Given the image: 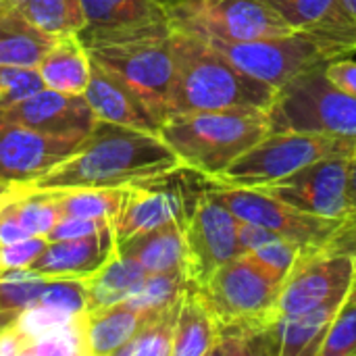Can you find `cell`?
<instances>
[{
  "label": "cell",
  "instance_id": "1",
  "mask_svg": "<svg viewBox=\"0 0 356 356\" xmlns=\"http://www.w3.org/2000/svg\"><path fill=\"white\" fill-rule=\"evenodd\" d=\"M181 159L161 138L98 119L79 150L50 169L35 188H125L134 181L159 179L184 171Z\"/></svg>",
  "mask_w": 356,
  "mask_h": 356
},
{
  "label": "cell",
  "instance_id": "2",
  "mask_svg": "<svg viewBox=\"0 0 356 356\" xmlns=\"http://www.w3.org/2000/svg\"><path fill=\"white\" fill-rule=\"evenodd\" d=\"M171 115L196 111H269L277 88L244 73L209 42L171 31Z\"/></svg>",
  "mask_w": 356,
  "mask_h": 356
},
{
  "label": "cell",
  "instance_id": "3",
  "mask_svg": "<svg viewBox=\"0 0 356 356\" xmlns=\"http://www.w3.org/2000/svg\"><path fill=\"white\" fill-rule=\"evenodd\" d=\"M282 286L284 282L248 252L236 257L204 286H198L219 325V342L213 355H248L252 336L280 317Z\"/></svg>",
  "mask_w": 356,
  "mask_h": 356
},
{
  "label": "cell",
  "instance_id": "4",
  "mask_svg": "<svg viewBox=\"0 0 356 356\" xmlns=\"http://www.w3.org/2000/svg\"><path fill=\"white\" fill-rule=\"evenodd\" d=\"M271 131L267 111L227 108L175 113L161 125V138L184 167L207 181Z\"/></svg>",
  "mask_w": 356,
  "mask_h": 356
},
{
  "label": "cell",
  "instance_id": "5",
  "mask_svg": "<svg viewBox=\"0 0 356 356\" xmlns=\"http://www.w3.org/2000/svg\"><path fill=\"white\" fill-rule=\"evenodd\" d=\"M271 131H311L356 142V98L344 94L317 65L282 88L267 111Z\"/></svg>",
  "mask_w": 356,
  "mask_h": 356
},
{
  "label": "cell",
  "instance_id": "6",
  "mask_svg": "<svg viewBox=\"0 0 356 356\" xmlns=\"http://www.w3.org/2000/svg\"><path fill=\"white\" fill-rule=\"evenodd\" d=\"M334 154H356V142L330 134L269 131L209 184L257 190Z\"/></svg>",
  "mask_w": 356,
  "mask_h": 356
},
{
  "label": "cell",
  "instance_id": "7",
  "mask_svg": "<svg viewBox=\"0 0 356 356\" xmlns=\"http://www.w3.org/2000/svg\"><path fill=\"white\" fill-rule=\"evenodd\" d=\"M171 31L204 42H248L294 29L267 0H156Z\"/></svg>",
  "mask_w": 356,
  "mask_h": 356
},
{
  "label": "cell",
  "instance_id": "8",
  "mask_svg": "<svg viewBox=\"0 0 356 356\" xmlns=\"http://www.w3.org/2000/svg\"><path fill=\"white\" fill-rule=\"evenodd\" d=\"M227 60H232L244 73L282 88L296 75L327 63L346 52L313 33L292 31L284 35H269L248 42H209Z\"/></svg>",
  "mask_w": 356,
  "mask_h": 356
},
{
  "label": "cell",
  "instance_id": "9",
  "mask_svg": "<svg viewBox=\"0 0 356 356\" xmlns=\"http://www.w3.org/2000/svg\"><path fill=\"white\" fill-rule=\"evenodd\" d=\"M90 56L117 73L163 125L171 117V33L88 48Z\"/></svg>",
  "mask_w": 356,
  "mask_h": 356
},
{
  "label": "cell",
  "instance_id": "10",
  "mask_svg": "<svg viewBox=\"0 0 356 356\" xmlns=\"http://www.w3.org/2000/svg\"><path fill=\"white\" fill-rule=\"evenodd\" d=\"M186 273L190 284L204 286L223 265L244 254L238 217L207 188L184 223Z\"/></svg>",
  "mask_w": 356,
  "mask_h": 356
},
{
  "label": "cell",
  "instance_id": "11",
  "mask_svg": "<svg viewBox=\"0 0 356 356\" xmlns=\"http://www.w3.org/2000/svg\"><path fill=\"white\" fill-rule=\"evenodd\" d=\"M209 190L242 221L263 225L302 248V254L319 252L327 246L336 234L340 221L315 217L302 213L261 190L236 188V186H215Z\"/></svg>",
  "mask_w": 356,
  "mask_h": 356
},
{
  "label": "cell",
  "instance_id": "12",
  "mask_svg": "<svg viewBox=\"0 0 356 356\" xmlns=\"http://www.w3.org/2000/svg\"><path fill=\"white\" fill-rule=\"evenodd\" d=\"M353 156L355 154H334L319 159L257 190L267 192L269 196L302 213L342 223V219L350 213L348 184Z\"/></svg>",
  "mask_w": 356,
  "mask_h": 356
},
{
  "label": "cell",
  "instance_id": "13",
  "mask_svg": "<svg viewBox=\"0 0 356 356\" xmlns=\"http://www.w3.org/2000/svg\"><path fill=\"white\" fill-rule=\"evenodd\" d=\"M356 257L350 252H309L300 254L294 269L284 280L277 315H300L330 302H340L353 286Z\"/></svg>",
  "mask_w": 356,
  "mask_h": 356
},
{
  "label": "cell",
  "instance_id": "14",
  "mask_svg": "<svg viewBox=\"0 0 356 356\" xmlns=\"http://www.w3.org/2000/svg\"><path fill=\"white\" fill-rule=\"evenodd\" d=\"M0 123H13L40 134L83 142L98 123V117L83 94L42 88L15 106L0 111Z\"/></svg>",
  "mask_w": 356,
  "mask_h": 356
},
{
  "label": "cell",
  "instance_id": "15",
  "mask_svg": "<svg viewBox=\"0 0 356 356\" xmlns=\"http://www.w3.org/2000/svg\"><path fill=\"white\" fill-rule=\"evenodd\" d=\"M86 27L79 33L86 48L150 35H167L171 27L156 0H81Z\"/></svg>",
  "mask_w": 356,
  "mask_h": 356
},
{
  "label": "cell",
  "instance_id": "16",
  "mask_svg": "<svg viewBox=\"0 0 356 356\" xmlns=\"http://www.w3.org/2000/svg\"><path fill=\"white\" fill-rule=\"evenodd\" d=\"M81 140L40 134L21 125L0 123V181H35L67 161Z\"/></svg>",
  "mask_w": 356,
  "mask_h": 356
},
{
  "label": "cell",
  "instance_id": "17",
  "mask_svg": "<svg viewBox=\"0 0 356 356\" xmlns=\"http://www.w3.org/2000/svg\"><path fill=\"white\" fill-rule=\"evenodd\" d=\"M175 175V173H173ZM171 175L134 181L123 188L121 209L113 221L117 242L167 223H186L190 209L181 188L169 184Z\"/></svg>",
  "mask_w": 356,
  "mask_h": 356
},
{
  "label": "cell",
  "instance_id": "18",
  "mask_svg": "<svg viewBox=\"0 0 356 356\" xmlns=\"http://www.w3.org/2000/svg\"><path fill=\"white\" fill-rule=\"evenodd\" d=\"M117 252L113 221H104L94 234L48 242L44 252L27 267L44 280H86Z\"/></svg>",
  "mask_w": 356,
  "mask_h": 356
},
{
  "label": "cell",
  "instance_id": "19",
  "mask_svg": "<svg viewBox=\"0 0 356 356\" xmlns=\"http://www.w3.org/2000/svg\"><path fill=\"white\" fill-rule=\"evenodd\" d=\"M92 58V56H90ZM86 100L98 119L117 125L161 134V123L152 117L142 98L111 69L92 58L90 81L83 90Z\"/></svg>",
  "mask_w": 356,
  "mask_h": 356
},
{
  "label": "cell",
  "instance_id": "20",
  "mask_svg": "<svg viewBox=\"0 0 356 356\" xmlns=\"http://www.w3.org/2000/svg\"><path fill=\"white\" fill-rule=\"evenodd\" d=\"M267 4L294 31L323 38L346 54L356 50V25L346 15L342 0H267Z\"/></svg>",
  "mask_w": 356,
  "mask_h": 356
},
{
  "label": "cell",
  "instance_id": "21",
  "mask_svg": "<svg viewBox=\"0 0 356 356\" xmlns=\"http://www.w3.org/2000/svg\"><path fill=\"white\" fill-rule=\"evenodd\" d=\"M152 313L140 311L127 300L90 309L83 315V338L88 356L117 355Z\"/></svg>",
  "mask_w": 356,
  "mask_h": 356
},
{
  "label": "cell",
  "instance_id": "22",
  "mask_svg": "<svg viewBox=\"0 0 356 356\" xmlns=\"http://www.w3.org/2000/svg\"><path fill=\"white\" fill-rule=\"evenodd\" d=\"M117 252L140 263L146 273L186 271V238L184 223H167L156 229L136 234L117 242Z\"/></svg>",
  "mask_w": 356,
  "mask_h": 356
},
{
  "label": "cell",
  "instance_id": "23",
  "mask_svg": "<svg viewBox=\"0 0 356 356\" xmlns=\"http://www.w3.org/2000/svg\"><path fill=\"white\" fill-rule=\"evenodd\" d=\"M38 71L46 88L67 94H83L92 73V58L79 33L69 31L56 35Z\"/></svg>",
  "mask_w": 356,
  "mask_h": 356
},
{
  "label": "cell",
  "instance_id": "24",
  "mask_svg": "<svg viewBox=\"0 0 356 356\" xmlns=\"http://www.w3.org/2000/svg\"><path fill=\"white\" fill-rule=\"evenodd\" d=\"M217 342H219L217 319L207 307L198 286L190 284L184 292L177 321H175L173 356L213 355Z\"/></svg>",
  "mask_w": 356,
  "mask_h": 356
},
{
  "label": "cell",
  "instance_id": "25",
  "mask_svg": "<svg viewBox=\"0 0 356 356\" xmlns=\"http://www.w3.org/2000/svg\"><path fill=\"white\" fill-rule=\"evenodd\" d=\"M54 40L15 6L0 15V65L38 69Z\"/></svg>",
  "mask_w": 356,
  "mask_h": 356
},
{
  "label": "cell",
  "instance_id": "26",
  "mask_svg": "<svg viewBox=\"0 0 356 356\" xmlns=\"http://www.w3.org/2000/svg\"><path fill=\"white\" fill-rule=\"evenodd\" d=\"M144 277L146 269L140 263L115 252L96 273L86 277L88 311L127 300Z\"/></svg>",
  "mask_w": 356,
  "mask_h": 356
},
{
  "label": "cell",
  "instance_id": "27",
  "mask_svg": "<svg viewBox=\"0 0 356 356\" xmlns=\"http://www.w3.org/2000/svg\"><path fill=\"white\" fill-rule=\"evenodd\" d=\"M238 238L244 252L252 254L261 265H265L282 282L298 263L302 248L292 240L250 221L238 219Z\"/></svg>",
  "mask_w": 356,
  "mask_h": 356
},
{
  "label": "cell",
  "instance_id": "28",
  "mask_svg": "<svg viewBox=\"0 0 356 356\" xmlns=\"http://www.w3.org/2000/svg\"><path fill=\"white\" fill-rule=\"evenodd\" d=\"M15 213L19 215L21 223L29 232V236H48V232L56 225L63 217L58 207V192L35 188L31 181H17L8 186L4 196Z\"/></svg>",
  "mask_w": 356,
  "mask_h": 356
},
{
  "label": "cell",
  "instance_id": "29",
  "mask_svg": "<svg viewBox=\"0 0 356 356\" xmlns=\"http://www.w3.org/2000/svg\"><path fill=\"white\" fill-rule=\"evenodd\" d=\"M58 192L60 215L115 221L123 188H54Z\"/></svg>",
  "mask_w": 356,
  "mask_h": 356
},
{
  "label": "cell",
  "instance_id": "30",
  "mask_svg": "<svg viewBox=\"0 0 356 356\" xmlns=\"http://www.w3.org/2000/svg\"><path fill=\"white\" fill-rule=\"evenodd\" d=\"M179 305L181 300L169 309L152 313L117 356H173V334Z\"/></svg>",
  "mask_w": 356,
  "mask_h": 356
},
{
  "label": "cell",
  "instance_id": "31",
  "mask_svg": "<svg viewBox=\"0 0 356 356\" xmlns=\"http://www.w3.org/2000/svg\"><path fill=\"white\" fill-rule=\"evenodd\" d=\"M188 286H190V280L184 269L146 273V277L142 280L138 290L127 298V302L140 311L159 313L179 302Z\"/></svg>",
  "mask_w": 356,
  "mask_h": 356
},
{
  "label": "cell",
  "instance_id": "32",
  "mask_svg": "<svg viewBox=\"0 0 356 356\" xmlns=\"http://www.w3.org/2000/svg\"><path fill=\"white\" fill-rule=\"evenodd\" d=\"M19 10L52 35L81 31L88 23L81 0H27Z\"/></svg>",
  "mask_w": 356,
  "mask_h": 356
},
{
  "label": "cell",
  "instance_id": "33",
  "mask_svg": "<svg viewBox=\"0 0 356 356\" xmlns=\"http://www.w3.org/2000/svg\"><path fill=\"white\" fill-rule=\"evenodd\" d=\"M44 277L25 269H0V311L21 315L27 309L40 305V296L46 288Z\"/></svg>",
  "mask_w": 356,
  "mask_h": 356
},
{
  "label": "cell",
  "instance_id": "34",
  "mask_svg": "<svg viewBox=\"0 0 356 356\" xmlns=\"http://www.w3.org/2000/svg\"><path fill=\"white\" fill-rule=\"evenodd\" d=\"M317 356H356V275L334 315Z\"/></svg>",
  "mask_w": 356,
  "mask_h": 356
},
{
  "label": "cell",
  "instance_id": "35",
  "mask_svg": "<svg viewBox=\"0 0 356 356\" xmlns=\"http://www.w3.org/2000/svg\"><path fill=\"white\" fill-rule=\"evenodd\" d=\"M83 315H79L77 321L67 327L33 338L25 356H88L83 338Z\"/></svg>",
  "mask_w": 356,
  "mask_h": 356
},
{
  "label": "cell",
  "instance_id": "36",
  "mask_svg": "<svg viewBox=\"0 0 356 356\" xmlns=\"http://www.w3.org/2000/svg\"><path fill=\"white\" fill-rule=\"evenodd\" d=\"M44 86L38 69L0 65V111L15 106L17 102L40 92Z\"/></svg>",
  "mask_w": 356,
  "mask_h": 356
},
{
  "label": "cell",
  "instance_id": "37",
  "mask_svg": "<svg viewBox=\"0 0 356 356\" xmlns=\"http://www.w3.org/2000/svg\"><path fill=\"white\" fill-rule=\"evenodd\" d=\"M40 305L69 315H83L88 311L86 280H48Z\"/></svg>",
  "mask_w": 356,
  "mask_h": 356
},
{
  "label": "cell",
  "instance_id": "38",
  "mask_svg": "<svg viewBox=\"0 0 356 356\" xmlns=\"http://www.w3.org/2000/svg\"><path fill=\"white\" fill-rule=\"evenodd\" d=\"M48 246L44 236H29L25 240L0 246V269H25Z\"/></svg>",
  "mask_w": 356,
  "mask_h": 356
},
{
  "label": "cell",
  "instance_id": "39",
  "mask_svg": "<svg viewBox=\"0 0 356 356\" xmlns=\"http://www.w3.org/2000/svg\"><path fill=\"white\" fill-rule=\"evenodd\" d=\"M348 207L350 213L342 219L340 227L334 234V246L356 257V154L350 163V184H348Z\"/></svg>",
  "mask_w": 356,
  "mask_h": 356
},
{
  "label": "cell",
  "instance_id": "40",
  "mask_svg": "<svg viewBox=\"0 0 356 356\" xmlns=\"http://www.w3.org/2000/svg\"><path fill=\"white\" fill-rule=\"evenodd\" d=\"M104 221L111 219H86V217H69L63 215L56 225L48 232L46 240L48 242H58V240H75V238H83L94 234Z\"/></svg>",
  "mask_w": 356,
  "mask_h": 356
},
{
  "label": "cell",
  "instance_id": "41",
  "mask_svg": "<svg viewBox=\"0 0 356 356\" xmlns=\"http://www.w3.org/2000/svg\"><path fill=\"white\" fill-rule=\"evenodd\" d=\"M323 73L332 86L356 98V60L346 56H336L323 63Z\"/></svg>",
  "mask_w": 356,
  "mask_h": 356
},
{
  "label": "cell",
  "instance_id": "42",
  "mask_svg": "<svg viewBox=\"0 0 356 356\" xmlns=\"http://www.w3.org/2000/svg\"><path fill=\"white\" fill-rule=\"evenodd\" d=\"M25 238H29V232L21 223V219L15 213V209L10 207V202L6 198H2V202H0V246L13 244V242L25 240Z\"/></svg>",
  "mask_w": 356,
  "mask_h": 356
},
{
  "label": "cell",
  "instance_id": "43",
  "mask_svg": "<svg viewBox=\"0 0 356 356\" xmlns=\"http://www.w3.org/2000/svg\"><path fill=\"white\" fill-rule=\"evenodd\" d=\"M31 338L17 325V321L0 332V356H19L27 353Z\"/></svg>",
  "mask_w": 356,
  "mask_h": 356
},
{
  "label": "cell",
  "instance_id": "44",
  "mask_svg": "<svg viewBox=\"0 0 356 356\" xmlns=\"http://www.w3.org/2000/svg\"><path fill=\"white\" fill-rule=\"evenodd\" d=\"M17 313H6V311H0V332L4 330V327H8V325H13L15 321H17Z\"/></svg>",
  "mask_w": 356,
  "mask_h": 356
},
{
  "label": "cell",
  "instance_id": "45",
  "mask_svg": "<svg viewBox=\"0 0 356 356\" xmlns=\"http://www.w3.org/2000/svg\"><path fill=\"white\" fill-rule=\"evenodd\" d=\"M342 6H344L346 15L350 17V21L356 25V0H342Z\"/></svg>",
  "mask_w": 356,
  "mask_h": 356
},
{
  "label": "cell",
  "instance_id": "46",
  "mask_svg": "<svg viewBox=\"0 0 356 356\" xmlns=\"http://www.w3.org/2000/svg\"><path fill=\"white\" fill-rule=\"evenodd\" d=\"M8 186H10V184H6V181H0V202H2V198L6 196V192H8Z\"/></svg>",
  "mask_w": 356,
  "mask_h": 356
},
{
  "label": "cell",
  "instance_id": "47",
  "mask_svg": "<svg viewBox=\"0 0 356 356\" xmlns=\"http://www.w3.org/2000/svg\"><path fill=\"white\" fill-rule=\"evenodd\" d=\"M10 2V6H15V8H21L27 0H8Z\"/></svg>",
  "mask_w": 356,
  "mask_h": 356
},
{
  "label": "cell",
  "instance_id": "48",
  "mask_svg": "<svg viewBox=\"0 0 356 356\" xmlns=\"http://www.w3.org/2000/svg\"><path fill=\"white\" fill-rule=\"evenodd\" d=\"M6 8H10V2H8V0H0V15H2Z\"/></svg>",
  "mask_w": 356,
  "mask_h": 356
}]
</instances>
